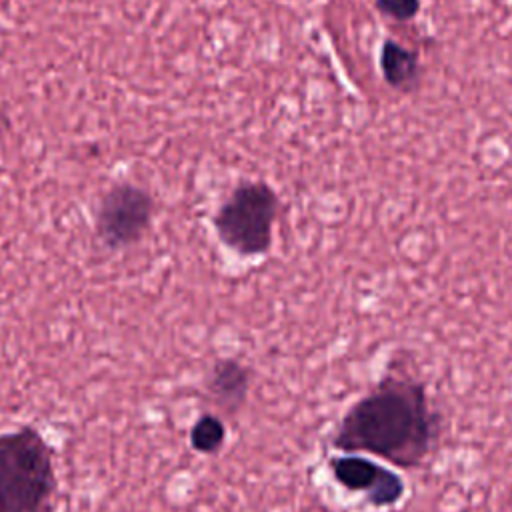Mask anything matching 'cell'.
<instances>
[{
  "instance_id": "6da1fadb",
  "label": "cell",
  "mask_w": 512,
  "mask_h": 512,
  "mask_svg": "<svg viewBox=\"0 0 512 512\" xmlns=\"http://www.w3.org/2000/svg\"><path fill=\"white\" fill-rule=\"evenodd\" d=\"M442 438V414L428 386L404 364L356 398L336 424L330 446L374 456L400 470L422 468Z\"/></svg>"
},
{
  "instance_id": "7a4b0ae2",
  "label": "cell",
  "mask_w": 512,
  "mask_h": 512,
  "mask_svg": "<svg viewBox=\"0 0 512 512\" xmlns=\"http://www.w3.org/2000/svg\"><path fill=\"white\" fill-rule=\"evenodd\" d=\"M58 474L54 448L30 426L0 432V512H54Z\"/></svg>"
},
{
  "instance_id": "3957f363",
  "label": "cell",
  "mask_w": 512,
  "mask_h": 512,
  "mask_svg": "<svg viewBox=\"0 0 512 512\" xmlns=\"http://www.w3.org/2000/svg\"><path fill=\"white\" fill-rule=\"evenodd\" d=\"M278 212L276 190L264 180H246L218 206L212 224L222 246L238 256L256 258L272 248Z\"/></svg>"
},
{
  "instance_id": "277c9868",
  "label": "cell",
  "mask_w": 512,
  "mask_h": 512,
  "mask_svg": "<svg viewBox=\"0 0 512 512\" xmlns=\"http://www.w3.org/2000/svg\"><path fill=\"white\" fill-rule=\"evenodd\" d=\"M152 220V194L132 182H116L98 200L94 230L104 246L120 250L138 244L150 230Z\"/></svg>"
},
{
  "instance_id": "5b68a950",
  "label": "cell",
  "mask_w": 512,
  "mask_h": 512,
  "mask_svg": "<svg viewBox=\"0 0 512 512\" xmlns=\"http://www.w3.org/2000/svg\"><path fill=\"white\" fill-rule=\"evenodd\" d=\"M328 468L344 490L362 494L376 510L394 508L406 494L404 478L374 456L340 452L328 460Z\"/></svg>"
},
{
  "instance_id": "8992f818",
  "label": "cell",
  "mask_w": 512,
  "mask_h": 512,
  "mask_svg": "<svg viewBox=\"0 0 512 512\" xmlns=\"http://www.w3.org/2000/svg\"><path fill=\"white\" fill-rule=\"evenodd\" d=\"M254 372L248 364L234 356H224L212 362L204 378L208 400L226 416H236L248 402Z\"/></svg>"
},
{
  "instance_id": "52a82bcc",
  "label": "cell",
  "mask_w": 512,
  "mask_h": 512,
  "mask_svg": "<svg viewBox=\"0 0 512 512\" xmlns=\"http://www.w3.org/2000/svg\"><path fill=\"white\" fill-rule=\"evenodd\" d=\"M380 70L388 86L400 92H412L422 76L418 52L396 40H386L380 48Z\"/></svg>"
},
{
  "instance_id": "ba28073f",
  "label": "cell",
  "mask_w": 512,
  "mask_h": 512,
  "mask_svg": "<svg viewBox=\"0 0 512 512\" xmlns=\"http://www.w3.org/2000/svg\"><path fill=\"white\" fill-rule=\"evenodd\" d=\"M226 442V426L216 414H202L190 428V446L198 454H218Z\"/></svg>"
},
{
  "instance_id": "9c48e42d",
  "label": "cell",
  "mask_w": 512,
  "mask_h": 512,
  "mask_svg": "<svg viewBox=\"0 0 512 512\" xmlns=\"http://www.w3.org/2000/svg\"><path fill=\"white\" fill-rule=\"evenodd\" d=\"M376 8L398 22H408L420 12V0H376Z\"/></svg>"
}]
</instances>
